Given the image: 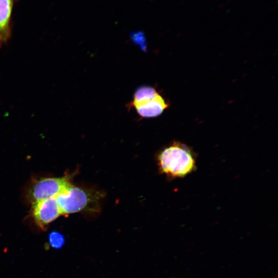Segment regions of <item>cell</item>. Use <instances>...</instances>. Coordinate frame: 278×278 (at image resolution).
I'll list each match as a JSON object with an SVG mask.
<instances>
[{"instance_id":"cell-3","label":"cell","mask_w":278,"mask_h":278,"mask_svg":"<svg viewBox=\"0 0 278 278\" xmlns=\"http://www.w3.org/2000/svg\"><path fill=\"white\" fill-rule=\"evenodd\" d=\"M72 185L65 177L47 178L37 181L31 190L33 202L43 199L57 197Z\"/></svg>"},{"instance_id":"cell-2","label":"cell","mask_w":278,"mask_h":278,"mask_svg":"<svg viewBox=\"0 0 278 278\" xmlns=\"http://www.w3.org/2000/svg\"><path fill=\"white\" fill-rule=\"evenodd\" d=\"M98 196L72 185L58 195L57 200L61 215H67L85 210Z\"/></svg>"},{"instance_id":"cell-6","label":"cell","mask_w":278,"mask_h":278,"mask_svg":"<svg viewBox=\"0 0 278 278\" xmlns=\"http://www.w3.org/2000/svg\"><path fill=\"white\" fill-rule=\"evenodd\" d=\"M142 117H154L160 115L168 107L163 97L159 93L152 99L133 107Z\"/></svg>"},{"instance_id":"cell-5","label":"cell","mask_w":278,"mask_h":278,"mask_svg":"<svg viewBox=\"0 0 278 278\" xmlns=\"http://www.w3.org/2000/svg\"><path fill=\"white\" fill-rule=\"evenodd\" d=\"M15 0H0V47L11 34V16Z\"/></svg>"},{"instance_id":"cell-1","label":"cell","mask_w":278,"mask_h":278,"mask_svg":"<svg viewBox=\"0 0 278 278\" xmlns=\"http://www.w3.org/2000/svg\"><path fill=\"white\" fill-rule=\"evenodd\" d=\"M160 170L172 178H183L195 171L196 157L190 148L174 142L164 149L158 157Z\"/></svg>"},{"instance_id":"cell-4","label":"cell","mask_w":278,"mask_h":278,"mask_svg":"<svg viewBox=\"0 0 278 278\" xmlns=\"http://www.w3.org/2000/svg\"><path fill=\"white\" fill-rule=\"evenodd\" d=\"M32 217L36 224L42 230L61 215L56 197L38 201L33 203Z\"/></svg>"},{"instance_id":"cell-8","label":"cell","mask_w":278,"mask_h":278,"mask_svg":"<svg viewBox=\"0 0 278 278\" xmlns=\"http://www.w3.org/2000/svg\"><path fill=\"white\" fill-rule=\"evenodd\" d=\"M50 245L55 249L61 248L64 243V238L60 233L52 232L49 235Z\"/></svg>"},{"instance_id":"cell-7","label":"cell","mask_w":278,"mask_h":278,"mask_svg":"<svg viewBox=\"0 0 278 278\" xmlns=\"http://www.w3.org/2000/svg\"><path fill=\"white\" fill-rule=\"evenodd\" d=\"M159 93L155 89L149 86H143L138 88L134 94L133 99L130 106L134 107L146 102L154 98Z\"/></svg>"}]
</instances>
